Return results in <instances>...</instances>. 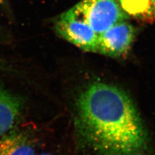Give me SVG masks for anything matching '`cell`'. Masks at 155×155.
I'll list each match as a JSON object with an SVG mask.
<instances>
[{
  "label": "cell",
  "mask_w": 155,
  "mask_h": 155,
  "mask_svg": "<svg viewBox=\"0 0 155 155\" xmlns=\"http://www.w3.org/2000/svg\"><path fill=\"white\" fill-rule=\"evenodd\" d=\"M74 123L80 142L98 155H147L149 136L138 109L119 87L95 81L74 104Z\"/></svg>",
  "instance_id": "1"
},
{
  "label": "cell",
  "mask_w": 155,
  "mask_h": 155,
  "mask_svg": "<svg viewBox=\"0 0 155 155\" xmlns=\"http://www.w3.org/2000/svg\"><path fill=\"white\" fill-rule=\"evenodd\" d=\"M72 8L98 35L129 18L120 0H81Z\"/></svg>",
  "instance_id": "2"
},
{
  "label": "cell",
  "mask_w": 155,
  "mask_h": 155,
  "mask_svg": "<svg viewBox=\"0 0 155 155\" xmlns=\"http://www.w3.org/2000/svg\"><path fill=\"white\" fill-rule=\"evenodd\" d=\"M56 29L66 40L82 50L98 52V35L72 8L58 19Z\"/></svg>",
  "instance_id": "3"
},
{
  "label": "cell",
  "mask_w": 155,
  "mask_h": 155,
  "mask_svg": "<svg viewBox=\"0 0 155 155\" xmlns=\"http://www.w3.org/2000/svg\"><path fill=\"white\" fill-rule=\"evenodd\" d=\"M134 38V29L128 22L114 24L98 35V52L113 58L122 56L128 52Z\"/></svg>",
  "instance_id": "4"
},
{
  "label": "cell",
  "mask_w": 155,
  "mask_h": 155,
  "mask_svg": "<svg viewBox=\"0 0 155 155\" xmlns=\"http://www.w3.org/2000/svg\"><path fill=\"white\" fill-rule=\"evenodd\" d=\"M21 99L0 86V137L9 131L20 117Z\"/></svg>",
  "instance_id": "5"
},
{
  "label": "cell",
  "mask_w": 155,
  "mask_h": 155,
  "mask_svg": "<svg viewBox=\"0 0 155 155\" xmlns=\"http://www.w3.org/2000/svg\"><path fill=\"white\" fill-rule=\"evenodd\" d=\"M0 155H36V151L25 134L10 130L0 137Z\"/></svg>",
  "instance_id": "6"
},
{
  "label": "cell",
  "mask_w": 155,
  "mask_h": 155,
  "mask_svg": "<svg viewBox=\"0 0 155 155\" xmlns=\"http://www.w3.org/2000/svg\"><path fill=\"white\" fill-rule=\"evenodd\" d=\"M121 6L128 15L144 16L152 11L153 0H120Z\"/></svg>",
  "instance_id": "7"
},
{
  "label": "cell",
  "mask_w": 155,
  "mask_h": 155,
  "mask_svg": "<svg viewBox=\"0 0 155 155\" xmlns=\"http://www.w3.org/2000/svg\"><path fill=\"white\" fill-rule=\"evenodd\" d=\"M155 14V0H153V7H152V11Z\"/></svg>",
  "instance_id": "8"
},
{
  "label": "cell",
  "mask_w": 155,
  "mask_h": 155,
  "mask_svg": "<svg viewBox=\"0 0 155 155\" xmlns=\"http://www.w3.org/2000/svg\"><path fill=\"white\" fill-rule=\"evenodd\" d=\"M39 155H54V154H53L52 153H41Z\"/></svg>",
  "instance_id": "9"
}]
</instances>
